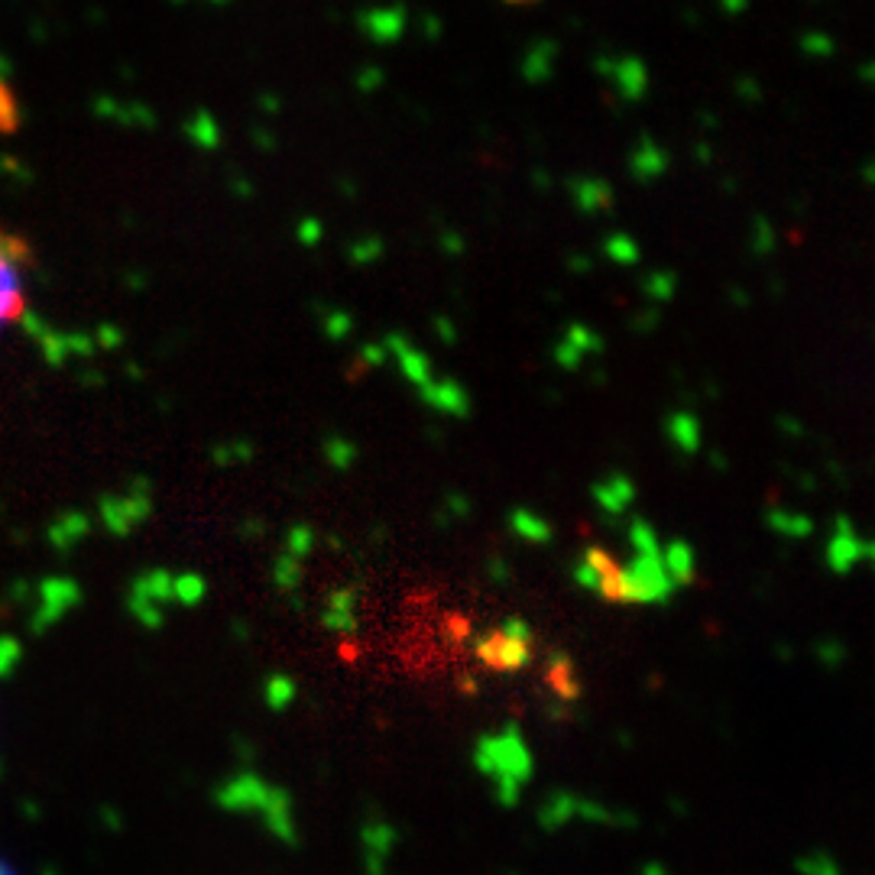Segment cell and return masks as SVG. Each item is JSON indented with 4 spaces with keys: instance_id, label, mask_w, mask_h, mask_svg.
<instances>
[{
    "instance_id": "1",
    "label": "cell",
    "mask_w": 875,
    "mask_h": 875,
    "mask_svg": "<svg viewBox=\"0 0 875 875\" xmlns=\"http://www.w3.org/2000/svg\"><path fill=\"white\" fill-rule=\"evenodd\" d=\"M480 765L483 772L493 775L496 782V791H499V801L503 804H516L525 782L532 778V752L525 749L522 736L516 726H509L499 739H486L483 743V752H480Z\"/></svg>"
},
{
    "instance_id": "2",
    "label": "cell",
    "mask_w": 875,
    "mask_h": 875,
    "mask_svg": "<svg viewBox=\"0 0 875 875\" xmlns=\"http://www.w3.org/2000/svg\"><path fill=\"white\" fill-rule=\"evenodd\" d=\"M574 578L581 587L600 594L610 604H630V584H626V568L600 545H591L578 565H574Z\"/></svg>"
},
{
    "instance_id": "3",
    "label": "cell",
    "mask_w": 875,
    "mask_h": 875,
    "mask_svg": "<svg viewBox=\"0 0 875 875\" xmlns=\"http://www.w3.org/2000/svg\"><path fill=\"white\" fill-rule=\"evenodd\" d=\"M477 656L493 671H522L532 661V630L522 620H509L477 643Z\"/></svg>"
},
{
    "instance_id": "4",
    "label": "cell",
    "mask_w": 875,
    "mask_h": 875,
    "mask_svg": "<svg viewBox=\"0 0 875 875\" xmlns=\"http://www.w3.org/2000/svg\"><path fill=\"white\" fill-rule=\"evenodd\" d=\"M23 315V276L16 266V250L0 237V328Z\"/></svg>"
},
{
    "instance_id": "5",
    "label": "cell",
    "mask_w": 875,
    "mask_h": 875,
    "mask_svg": "<svg viewBox=\"0 0 875 875\" xmlns=\"http://www.w3.org/2000/svg\"><path fill=\"white\" fill-rule=\"evenodd\" d=\"M545 687H548L558 700H565V703L581 700V694H584V681H581V671H578L574 658L568 656V652H551V656H548V664H545Z\"/></svg>"
},
{
    "instance_id": "6",
    "label": "cell",
    "mask_w": 875,
    "mask_h": 875,
    "mask_svg": "<svg viewBox=\"0 0 875 875\" xmlns=\"http://www.w3.org/2000/svg\"><path fill=\"white\" fill-rule=\"evenodd\" d=\"M568 821H578V795L571 791H548L545 801L538 804V827L555 834Z\"/></svg>"
},
{
    "instance_id": "7",
    "label": "cell",
    "mask_w": 875,
    "mask_h": 875,
    "mask_svg": "<svg viewBox=\"0 0 875 875\" xmlns=\"http://www.w3.org/2000/svg\"><path fill=\"white\" fill-rule=\"evenodd\" d=\"M866 555H870V545L850 529V522H840V532L830 542V565H834V571L837 574H847Z\"/></svg>"
},
{
    "instance_id": "8",
    "label": "cell",
    "mask_w": 875,
    "mask_h": 875,
    "mask_svg": "<svg viewBox=\"0 0 875 875\" xmlns=\"http://www.w3.org/2000/svg\"><path fill=\"white\" fill-rule=\"evenodd\" d=\"M597 499H600V506L607 509V512H623L630 503H633V496H636V490H633V483L626 480V477H610V480H604L597 490Z\"/></svg>"
},
{
    "instance_id": "9",
    "label": "cell",
    "mask_w": 875,
    "mask_h": 875,
    "mask_svg": "<svg viewBox=\"0 0 875 875\" xmlns=\"http://www.w3.org/2000/svg\"><path fill=\"white\" fill-rule=\"evenodd\" d=\"M661 561H664V571H668V578H671L674 587H681V584L690 581V574H694V551L684 542H671L664 548V558Z\"/></svg>"
},
{
    "instance_id": "10",
    "label": "cell",
    "mask_w": 875,
    "mask_h": 875,
    "mask_svg": "<svg viewBox=\"0 0 875 875\" xmlns=\"http://www.w3.org/2000/svg\"><path fill=\"white\" fill-rule=\"evenodd\" d=\"M795 870H798V875H844V866L827 850H811V853L798 857Z\"/></svg>"
},
{
    "instance_id": "11",
    "label": "cell",
    "mask_w": 875,
    "mask_h": 875,
    "mask_svg": "<svg viewBox=\"0 0 875 875\" xmlns=\"http://www.w3.org/2000/svg\"><path fill=\"white\" fill-rule=\"evenodd\" d=\"M668 426H671L668 435L677 441V447H681L684 454H694V451H697V444H700V429H697V422H694L690 416H674Z\"/></svg>"
},
{
    "instance_id": "12",
    "label": "cell",
    "mask_w": 875,
    "mask_h": 875,
    "mask_svg": "<svg viewBox=\"0 0 875 875\" xmlns=\"http://www.w3.org/2000/svg\"><path fill=\"white\" fill-rule=\"evenodd\" d=\"M512 522H516V529H519V535H522V538H532V542H548V538H551L548 522H545V519H538L535 512H532V516H529V512H516V516H512Z\"/></svg>"
},
{
    "instance_id": "13",
    "label": "cell",
    "mask_w": 875,
    "mask_h": 875,
    "mask_svg": "<svg viewBox=\"0 0 875 875\" xmlns=\"http://www.w3.org/2000/svg\"><path fill=\"white\" fill-rule=\"evenodd\" d=\"M772 525L775 529H798V535H808L811 532V522L808 519H795V516L791 519H782L778 512H772Z\"/></svg>"
},
{
    "instance_id": "14",
    "label": "cell",
    "mask_w": 875,
    "mask_h": 875,
    "mask_svg": "<svg viewBox=\"0 0 875 875\" xmlns=\"http://www.w3.org/2000/svg\"><path fill=\"white\" fill-rule=\"evenodd\" d=\"M643 875H671L664 866H658V863H649L646 870H643Z\"/></svg>"
},
{
    "instance_id": "15",
    "label": "cell",
    "mask_w": 875,
    "mask_h": 875,
    "mask_svg": "<svg viewBox=\"0 0 875 875\" xmlns=\"http://www.w3.org/2000/svg\"><path fill=\"white\" fill-rule=\"evenodd\" d=\"M0 875H13V873H10V870H7V866L0 863Z\"/></svg>"
},
{
    "instance_id": "16",
    "label": "cell",
    "mask_w": 875,
    "mask_h": 875,
    "mask_svg": "<svg viewBox=\"0 0 875 875\" xmlns=\"http://www.w3.org/2000/svg\"><path fill=\"white\" fill-rule=\"evenodd\" d=\"M873 561H875V545H873Z\"/></svg>"
}]
</instances>
